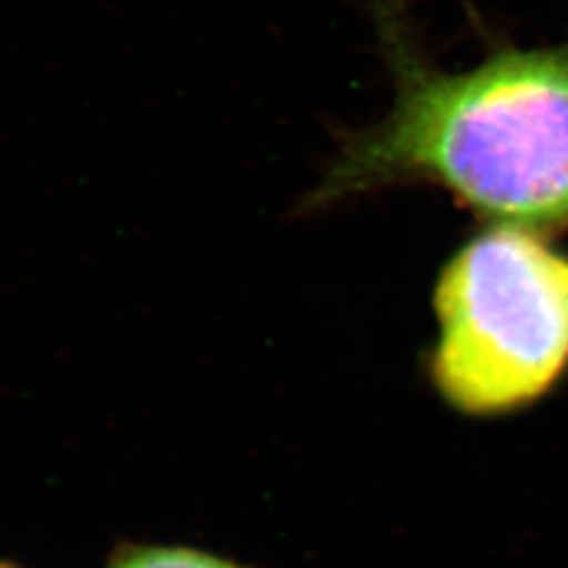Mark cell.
Wrapping results in <instances>:
<instances>
[{
    "mask_svg": "<svg viewBox=\"0 0 568 568\" xmlns=\"http://www.w3.org/2000/svg\"><path fill=\"white\" fill-rule=\"evenodd\" d=\"M382 39L396 79L394 108L345 143L307 206L427 182L493 224L568 227V47L506 49L447 74L427 65L392 16Z\"/></svg>",
    "mask_w": 568,
    "mask_h": 568,
    "instance_id": "1",
    "label": "cell"
},
{
    "mask_svg": "<svg viewBox=\"0 0 568 568\" xmlns=\"http://www.w3.org/2000/svg\"><path fill=\"white\" fill-rule=\"evenodd\" d=\"M429 373L467 415H501L541 398L568 368V257L528 230L476 236L434 295Z\"/></svg>",
    "mask_w": 568,
    "mask_h": 568,
    "instance_id": "2",
    "label": "cell"
},
{
    "mask_svg": "<svg viewBox=\"0 0 568 568\" xmlns=\"http://www.w3.org/2000/svg\"><path fill=\"white\" fill-rule=\"evenodd\" d=\"M108 568H246L206 554L201 549L175 546H138L122 549Z\"/></svg>",
    "mask_w": 568,
    "mask_h": 568,
    "instance_id": "3",
    "label": "cell"
},
{
    "mask_svg": "<svg viewBox=\"0 0 568 568\" xmlns=\"http://www.w3.org/2000/svg\"><path fill=\"white\" fill-rule=\"evenodd\" d=\"M0 568H18L16 565H11V562H0Z\"/></svg>",
    "mask_w": 568,
    "mask_h": 568,
    "instance_id": "4",
    "label": "cell"
}]
</instances>
